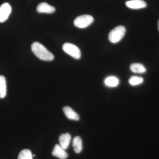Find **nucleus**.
<instances>
[{
    "mask_svg": "<svg viewBox=\"0 0 159 159\" xmlns=\"http://www.w3.org/2000/svg\"><path fill=\"white\" fill-rule=\"evenodd\" d=\"M31 48L34 55L42 60L51 61L54 59V55L39 43H33L31 45Z\"/></svg>",
    "mask_w": 159,
    "mask_h": 159,
    "instance_id": "obj_1",
    "label": "nucleus"
},
{
    "mask_svg": "<svg viewBox=\"0 0 159 159\" xmlns=\"http://www.w3.org/2000/svg\"><path fill=\"white\" fill-rule=\"evenodd\" d=\"M125 31V28L123 26H119L114 28L109 34V40L113 43L119 42L124 37Z\"/></svg>",
    "mask_w": 159,
    "mask_h": 159,
    "instance_id": "obj_2",
    "label": "nucleus"
},
{
    "mask_svg": "<svg viewBox=\"0 0 159 159\" xmlns=\"http://www.w3.org/2000/svg\"><path fill=\"white\" fill-rule=\"evenodd\" d=\"M93 16L89 15H84L78 16L74 20V25L76 27L83 29L88 27L93 22Z\"/></svg>",
    "mask_w": 159,
    "mask_h": 159,
    "instance_id": "obj_3",
    "label": "nucleus"
},
{
    "mask_svg": "<svg viewBox=\"0 0 159 159\" xmlns=\"http://www.w3.org/2000/svg\"><path fill=\"white\" fill-rule=\"evenodd\" d=\"M62 49L66 54L70 55L71 57L76 59H79L81 57V51L77 46L70 43H66L64 44Z\"/></svg>",
    "mask_w": 159,
    "mask_h": 159,
    "instance_id": "obj_4",
    "label": "nucleus"
},
{
    "mask_svg": "<svg viewBox=\"0 0 159 159\" xmlns=\"http://www.w3.org/2000/svg\"><path fill=\"white\" fill-rule=\"evenodd\" d=\"M11 11V6L9 3H4L0 6V22H4L8 19Z\"/></svg>",
    "mask_w": 159,
    "mask_h": 159,
    "instance_id": "obj_5",
    "label": "nucleus"
},
{
    "mask_svg": "<svg viewBox=\"0 0 159 159\" xmlns=\"http://www.w3.org/2000/svg\"><path fill=\"white\" fill-rule=\"evenodd\" d=\"M125 5L132 9H140L147 6L146 2L143 0H131L125 2Z\"/></svg>",
    "mask_w": 159,
    "mask_h": 159,
    "instance_id": "obj_6",
    "label": "nucleus"
},
{
    "mask_svg": "<svg viewBox=\"0 0 159 159\" xmlns=\"http://www.w3.org/2000/svg\"><path fill=\"white\" fill-rule=\"evenodd\" d=\"M36 10L39 13H48L51 14L55 11V9L53 6L49 5L48 3L42 2L40 3L37 6Z\"/></svg>",
    "mask_w": 159,
    "mask_h": 159,
    "instance_id": "obj_7",
    "label": "nucleus"
},
{
    "mask_svg": "<svg viewBox=\"0 0 159 159\" xmlns=\"http://www.w3.org/2000/svg\"><path fill=\"white\" fill-rule=\"evenodd\" d=\"M52 154L53 156L61 159H66L68 157V155L66 152L65 150L59 145H56L54 146Z\"/></svg>",
    "mask_w": 159,
    "mask_h": 159,
    "instance_id": "obj_8",
    "label": "nucleus"
},
{
    "mask_svg": "<svg viewBox=\"0 0 159 159\" xmlns=\"http://www.w3.org/2000/svg\"><path fill=\"white\" fill-rule=\"evenodd\" d=\"M71 136L69 133L62 134L59 138L60 145L64 149H67L70 142Z\"/></svg>",
    "mask_w": 159,
    "mask_h": 159,
    "instance_id": "obj_9",
    "label": "nucleus"
},
{
    "mask_svg": "<svg viewBox=\"0 0 159 159\" xmlns=\"http://www.w3.org/2000/svg\"><path fill=\"white\" fill-rule=\"evenodd\" d=\"M63 111L67 118L70 120H75V121H78L79 120L80 117L78 114L73 110L70 107H64L63 108Z\"/></svg>",
    "mask_w": 159,
    "mask_h": 159,
    "instance_id": "obj_10",
    "label": "nucleus"
},
{
    "mask_svg": "<svg viewBox=\"0 0 159 159\" xmlns=\"http://www.w3.org/2000/svg\"><path fill=\"white\" fill-rule=\"evenodd\" d=\"M73 146L74 151L76 153H79L82 151L83 148L82 141L79 136L74 138L73 141Z\"/></svg>",
    "mask_w": 159,
    "mask_h": 159,
    "instance_id": "obj_11",
    "label": "nucleus"
},
{
    "mask_svg": "<svg viewBox=\"0 0 159 159\" xmlns=\"http://www.w3.org/2000/svg\"><path fill=\"white\" fill-rule=\"evenodd\" d=\"M129 68L132 72L137 74H144L146 70L145 67L140 63L132 64Z\"/></svg>",
    "mask_w": 159,
    "mask_h": 159,
    "instance_id": "obj_12",
    "label": "nucleus"
},
{
    "mask_svg": "<svg viewBox=\"0 0 159 159\" xmlns=\"http://www.w3.org/2000/svg\"><path fill=\"white\" fill-rule=\"evenodd\" d=\"M104 83L107 86L109 87H116L119 84V80L114 76H110L106 78Z\"/></svg>",
    "mask_w": 159,
    "mask_h": 159,
    "instance_id": "obj_13",
    "label": "nucleus"
},
{
    "mask_svg": "<svg viewBox=\"0 0 159 159\" xmlns=\"http://www.w3.org/2000/svg\"><path fill=\"white\" fill-rule=\"evenodd\" d=\"M6 82L5 77L0 75V98H4L6 95Z\"/></svg>",
    "mask_w": 159,
    "mask_h": 159,
    "instance_id": "obj_14",
    "label": "nucleus"
},
{
    "mask_svg": "<svg viewBox=\"0 0 159 159\" xmlns=\"http://www.w3.org/2000/svg\"><path fill=\"white\" fill-rule=\"evenodd\" d=\"M32 153L29 149H23L19 154L18 159H33Z\"/></svg>",
    "mask_w": 159,
    "mask_h": 159,
    "instance_id": "obj_15",
    "label": "nucleus"
},
{
    "mask_svg": "<svg viewBox=\"0 0 159 159\" xmlns=\"http://www.w3.org/2000/svg\"><path fill=\"white\" fill-rule=\"evenodd\" d=\"M144 81V79L142 77L138 76H132L129 80V82L130 85L135 86L141 84Z\"/></svg>",
    "mask_w": 159,
    "mask_h": 159,
    "instance_id": "obj_16",
    "label": "nucleus"
},
{
    "mask_svg": "<svg viewBox=\"0 0 159 159\" xmlns=\"http://www.w3.org/2000/svg\"><path fill=\"white\" fill-rule=\"evenodd\" d=\"M158 30L159 31V20L158 22Z\"/></svg>",
    "mask_w": 159,
    "mask_h": 159,
    "instance_id": "obj_17",
    "label": "nucleus"
}]
</instances>
